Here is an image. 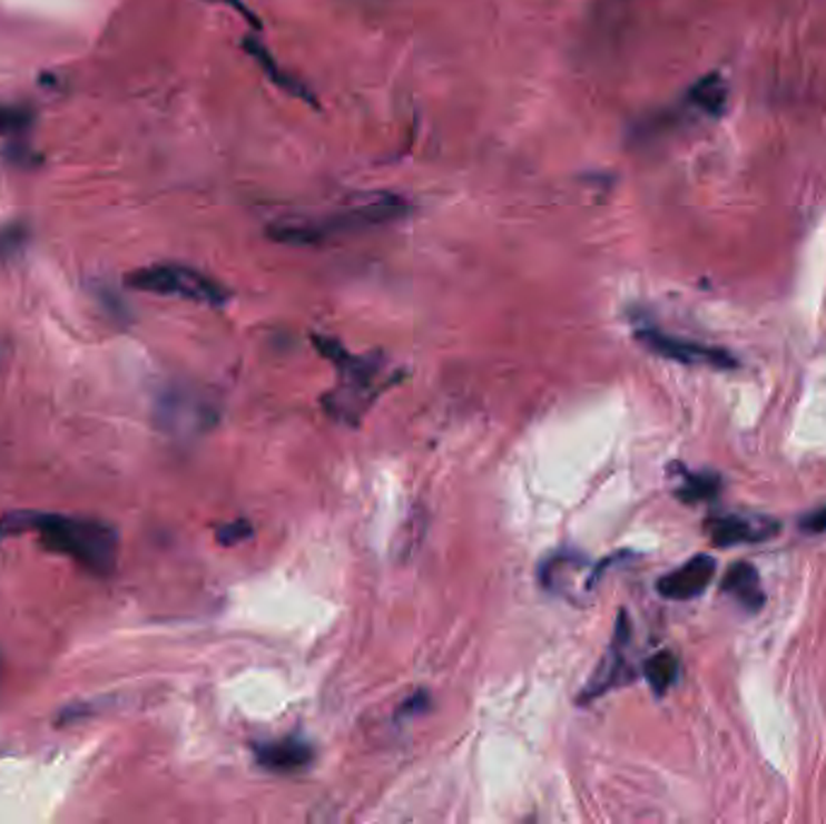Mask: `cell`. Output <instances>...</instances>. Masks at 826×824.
I'll use <instances>...</instances> for the list:
<instances>
[{
  "instance_id": "cell-1",
  "label": "cell",
  "mask_w": 826,
  "mask_h": 824,
  "mask_svg": "<svg viewBox=\"0 0 826 824\" xmlns=\"http://www.w3.org/2000/svg\"><path fill=\"white\" fill-rule=\"evenodd\" d=\"M30 532L47 551L70 559L92 576L105 578L117 568L119 532L105 520L27 510V534Z\"/></svg>"
},
{
  "instance_id": "cell-2",
  "label": "cell",
  "mask_w": 826,
  "mask_h": 824,
  "mask_svg": "<svg viewBox=\"0 0 826 824\" xmlns=\"http://www.w3.org/2000/svg\"><path fill=\"white\" fill-rule=\"evenodd\" d=\"M411 213V204L396 194H375L363 202H355L344 210H336L332 216L319 220H288L268 227L271 239L281 245L305 247L322 245L324 239H332L338 233H361L370 227H380L394 220H402Z\"/></svg>"
},
{
  "instance_id": "cell-3",
  "label": "cell",
  "mask_w": 826,
  "mask_h": 824,
  "mask_svg": "<svg viewBox=\"0 0 826 824\" xmlns=\"http://www.w3.org/2000/svg\"><path fill=\"white\" fill-rule=\"evenodd\" d=\"M315 346L341 373V385L324 396V406L336 421L355 423L387 385V380H380L382 363L375 356H353L334 339L315 336Z\"/></svg>"
},
{
  "instance_id": "cell-4",
  "label": "cell",
  "mask_w": 826,
  "mask_h": 824,
  "mask_svg": "<svg viewBox=\"0 0 826 824\" xmlns=\"http://www.w3.org/2000/svg\"><path fill=\"white\" fill-rule=\"evenodd\" d=\"M126 286L153 295H173L184 301L220 307L230 301V291L216 278L184 264H153L126 276Z\"/></svg>"
},
{
  "instance_id": "cell-5",
  "label": "cell",
  "mask_w": 826,
  "mask_h": 824,
  "mask_svg": "<svg viewBox=\"0 0 826 824\" xmlns=\"http://www.w3.org/2000/svg\"><path fill=\"white\" fill-rule=\"evenodd\" d=\"M636 339L648 351L658 353V356L675 361V363L706 365V367H716V371H732V367L739 365L730 351L718 349V346H706V344H699V341L679 339L672 334H665L660 330H640Z\"/></svg>"
},
{
  "instance_id": "cell-6",
  "label": "cell",
  "mask_w": 826,
  "mask_h": 824,
  "mask_svg": "<svg viewBox=\"0 0 826 824\" xmlns=\"http://www.w3.org/2000/svg\"><path fill=\"white\" fill-rule=\"evenodd\" d=\"M158 421L175 435H196L216 423V411L189 390H169L158 402Z\"/></svg>"
},
{
  "instance_id": "cell-7",
  "label": "cell",
  "mask_w": 826,
  "mask_h": 824,
  "mask_svg": "<svg viewBox=\"0 0 826 824\" xmlns=\"http://www.w3.org/2000/svg\"><path fill=\"white\" fill-rule=\"evenodd\" d=\"M629 641H631L629 615L621 612L619 621H617L614 641H611L607 658L600 665V670H597L594 677L588 681V687H586V691H582L580 702L600 699L602 694L611 691L614 687H621V685H626V681L633 679V667H631L629 658H626V648H629Z\"/></svg>"
},
{
  "instance_id": "cell-8",
  "label": "cell",
  "mask_w": 826,
  "mask_h": 824,
  "mask_svg": "<svg viewBox=\"0 0 826 824\" xmlns=\"http://www.w3.org/2000/svg\"><path fill=\"white\" fill-rule=\"evenodd\" d=\"M706 534L716 547H737L749 542H766L778 534L780 522L766 516H743V513H725L706 520Z\"/></svg>"
},
{
  "instance_id": "cell-9",
  "label": "cell",
  "mask_w": 826,
  "mask_h": 824,
  "mask_svg": "<svg viewBox=\"0 0 826 824\" xmlns=\"http://www.w3.org/2000/svg\"><path fill=\"white\" fill-rule=\"evenodd\" d=\"M716 576V559L708 553H699V557L689 559L684 566L675 568L672 573H667L658 580V592L665 600H694L710 586V580Z\"/></svg>"
},
{
  "instance_id": "cell-10",
  "label": "cell",
  "mask_w": 826,
  "mask_h": 824,
  "mask_svg": "<svg viewBox=\"0 0 826 824\" xmlns=\"http://www.w3.org/2000/svg\"><path fill=\"white\" fill-rule=\"evenodd\" d=\"M254 757L262 769L276 774H295L303 772L315 762V749L303 737H281V740L254 745Z\"/></svg>"
},
{
  "instance_id": "cell-11",
  "label": "cell",
  "mask_w": 826,
  "mask_h": 824,
  "mask_svg": "<svg viewBox=\"0 0 826 824\" xmlns=\"http://www.w3.org/2000/svg\"><path fill=\"white\" fill-rule=\"evenodd\" d=\"M720 590L728 595V598H732L739 607H745L747 612H759L766 602L759 571L747 561H737L728 568Z\"/></svg>"
},
{
  "instance_id": "cell-12",
  "label": "cell",
  "mask_w": 826,
  "mask_h": 824,
  "mask_svg": "<svg viewBox=\"0 0 826 824\" xmlns=\"http://www.w3.org/2000/svg\"><path fill=\"white\" fill-rule=\"evenodd\" d=\"M245 49H247V53L252 56V59L256 61V66H259L264 70V76L271 78V82H276L281 90H286L288 95H293L297 99H303V102L315 105V95H312V90L305 88V85L301 80H297V78H293L291 73H286V70H283L278 66V61L274 59V56L268 53V49L262 45L259 39L247 37L245 39Z\"/></svg>"
},
{
  "instance_id": "cell-13",
  "label": "cell",
  "mask_w": 826,
  "mask_h": 824,
  "mask_svg": "<svg viewBox=\"0 0 826 824\" xmlns=\"http://www.w3.org/2000/svg\"><path fill=\"white\" fill-rule=\"evenodd\" d=\"M689 102L696 109L710 114V117H720L725 105H728V85L718 73H710L689 90Z\"/></svg>"
},
{
  "instance_id": "cell-14",
  "label": "cell",
  "mask_w": 826,
  "mask_h": 824,
  "mask_svg": "<svg viewBox=\"0 0 826 824\" xmlns=\"http://www.w3.org/2000/svg\"><path fill=\"white\" fill-rule=\"evenodd\" d=\"M643 675L648 679L650 689L655 694H658V696H662V694H667L669 689H672V685H675L677 677H679V660H677L675 653H669V650L655 653V656H650L646 660Z\"/></svg>"
},
{
  "instance_id": "cell-15",
  "label": "cell",
  "mask_w": 826,
  "mask_h": 824,
  "mask_svg": "<svg viewBox=\"0 0 826 824\" xmlns=\"http://www.w3.org/2000/svg\"><path fill=\"white\" fill-rule=\"evenodd\" d=\"M722 489V479L716 472H694L687 474L681 481V487L675 491L677 499L684 503H704L714 501Z\"/></svg>"
},
{
  "instance_id": "cell-16",
  "label": "cell",
  "mask_w": 826,
  "mask_h": 824,
  "mask_svg": "<svg viewBox=\"0 0 826 824\" xmlns=\"http://www.w3.org/2000/svg\"><path fill=\"white\" fill-rule=\"evenodd\" d=\"M35 121V114L24 107L0 105V136H22Z\"/></svg>"
},
{
  "instance_id": "cell-17",
  "label": "cell",
  "mask_w": 826,
  "mask_h": 824,
  "mask_svg": "<svg viewBox=\"0 0 826 824\" xmlns=\"http://www.w3.org/2000/svg\"><path fill=\"white\" fill-rule=\"evenodd\" d=\"M252 537V528L247 520H235L230 524H223V528H218V542L220 545H237L242 542V539H249Z\"/></svg>"
},
{
  "instance_id": "cell-18",
  "label": "cell",
  "mask_w": 826,
  "mask_h": 824,
  "mask_svg": "<svg viewBox=\"0 0 826 824\" xmlns=\"http://www.w3.org/2000/svg\"><path fill=\"white\" fill-rule=\"evenodd\" d=\"M27 239V230H22L20 225H12L8 230H0V257H8V254H18L20 245Z\"/></svg>"
},
{
  "instance_id": "cell-19",
  "label": "cell",
  "mask_w": 826,
  "mask_h": 824,
  "mask_svg": "<svg viewBox=\"0 0 826 824\" xmlns=\"http://www.w3.org/2000/svg\"><path fill=\"white\" fill-rule=\"evenodd\" d=\"M797 524H800V530L805 534H824L826 532V508L812 510V513L803 516Z\"/></svg>"
},
{
  "instance_id": "cell-20",
  "label": "cell",
  "mask_w": 826,
  "mask_h": 824,
  "mask_svg": "<svg viewBox=\"0 0 826 824\" xmlns=\"http://www.w3.org/2000/svg\"><path fill=\"white\" fill-rule=\"evenodd\" d=\"M419 704H429V696H425L423 691L421 694H413L411 699L402 706V712H399V716H413V714H419V712H425L423 706L419 708Z\"/></svg>"
},
{
  "instance_id": "cell-21",
  "label": "cell",
  "mask_w": 826,
  "mask_h": 824,
  "mask_svg": "<svg viewBox=\"0 0 826 824\" xmlns=\"http://www.w3.org/2000/svg\"><path fill=\"white\" fill-rule=\"evenodd\" d=\"M210 3H220V6H227V8H233L235 12H239V16H245L252 24H256V18H254V12L245 6V0H210Z\"/></svg>"
}]
</instances>
